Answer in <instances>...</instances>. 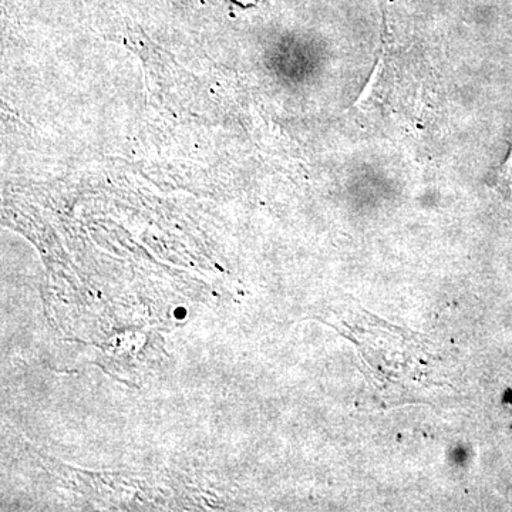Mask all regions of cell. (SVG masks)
Wrapping results in <instances>:
<instances>
[{
	"instance_id": "1",
	"label": "cell",
	"mask_w": 512,
	"mask_h": 512,
	"mask_svg": "<svg viewBox=\"0 0 512 512\" xmlns=\"http://www.w3.org/2000/svg\"><path fill=\"white\" fill-rule=\"evenodd\" d=\"M504 178L508 184H510V188L512 190V151L510 154V158L507 160V164H505L504 168Z\"/></svg>"
}]
</instances>
